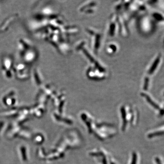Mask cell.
Returning <instances> with one entry per match:
<instances>
[{"instance_id":"6da1fadb","label":"cell","mask_w":164,"mask_h":164,"mask_svg":"<svg viewBox=\"0 0 164 164\" xmlns=\"http://www.w3.org/2000/svg\"><path fill=\"white\" fill-rule=\"evenodd\" d=\"M160 56L159 55V56H158V57L156 58V59H155V61L154 63H153L152 67H151V68H150V70L149 72V74H152V73L154 72L155 70L156 69V67H157L158 64L159 63L160 61Z\"/></svg>"},{"instance_id":"7a4b0ae2","label":"cell","mask_w":164,"mask_h":164,"mask_svg":"<svg viewBox=\"0 0 164 164\" xmlns=\"http://www.w3.org/2000/svg\"><path fill=\"white\" fill-rule=\"evenodd\" d=\"M145 98H146V99H147L148 102L152 105V106L154 107L156 109H159V107L158 106V105L156 104L154 102H153L151 99H150V98L149 96H147L146 94H145Z\"/></svg>"}]
</instances>
